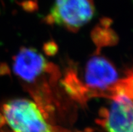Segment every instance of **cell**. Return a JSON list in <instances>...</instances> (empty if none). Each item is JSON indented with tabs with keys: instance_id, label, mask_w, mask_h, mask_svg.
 <instances>
[{
	"instance_id": "5",
	"label": "cell",
	"mask_w": 133,
	"mask_h": 132,
	"mask_svg": "<svg viewBox=\"0 0 133 132\" xmlns=\"http://www.w3.org/2000/svg\"><path fill=\"white\" fill-rule=\"evenodd\" d=\"M108 108L99 111L97 123L108 132H133V101L121 92L112 96Z\"/></svg>"
},
{
	"instance_id": "7",
	"label": "cell",
	"mask_w": 133,
	"mask_h": 132,
	"mask_svg": "<svg viewBox=\"0 0 133 132\" xmlns=\"http://www.w3.org/2000/svg\"><path fill=\"white\" fill-rule=\"evenodd\" d=\"M6 68H5V67H4V66H2V67L0 66V75H3V74H6V72H8Z\"/></svg>"
},
{
	"instance_id": "1",
	"label": "cell",
	"mask_w": 133,
	"mask_h": 132,
	"mask_svg": "<svg viewBox=\"0 0 133 132\" xmlns=\"http://www.w3.org/2000/svg\"><path fill=\"white\" fill-rule=\"evenodd\" d=\"M13 72L26 88L45 115L54 110L52 88L56 85L59 72L33 48L22 47L13 59Z\"/></svg>"
},
{
	"instance_id": "8",
	"label": "cell",
	"mask_w": 133,
	"mask_h": 132,
	"mask_svg": "<svg viewBox=\"0 0 133 132\" xmlns=\"http://www.w3.org/2000/svg\"><path fill=\"white\" fill-rule=\"evenodd\" d=\"M79 132H80V131H79Z\"/></svg>"
},
{
	"instance_id": "2",
	"label": "cell",
	"mask_w": 133,
	"mask_h": 132,
	"mask_svg": "<svg viewBox=\"0 0 133 132\" xmlns=\"http://www.w3.org/2000/svg\"><path fill=\"white\" fill-rule=\"evenodd\" d=\"M77 78L87 101L94 97L111 99L120 80L113 64L99 54L93 55L88 60L82 79L78 76Z\"/></svg>"
},
{
	"instance_id": "6",
	"label": "cell",
	"mask_w": 133,
	"mask_h": 132,
	"mask_svg": "<svg viewBox=\"0 0 133 132\" xmlns=\"http://www.w3.org/2000/svg\"><path fill=\"white\" fill-rule=\"evenodd\" d=\"M5 123H5V119H4V117H3V115L0 113V129H1Z\"/></svg>"
},
{
	"instance_id": "3",
	"label": "cell",
	"mask_w": 133,
	"mask_h": 132,
	"mask_svg": "<svg viewBox=\"0 0 133 132\" xmlns=\"http://www.w3.org/2000/svg\"><path fill=\"white\" fill-rule=\"evenodd\" d=\"M2 110L5 123L14 132H67L50 125L40 107L29 99L9 100Z\"/></svg>"
},
{
	"instance_id": "4",
	"label": "cell",
	"mask_w": 133,
	"mask_h": 132,
	"mask_svg": "<svg viewBox=\"0 0 133 132\" xmlns=\"http://www.w3.org/2000/svg\"><path fill=\"white\" fill-rule=\"evenodd\" d=\"M96 10L93 0H55L45 20L76 32L91 21Z\"/></svg>"
}]
</instances>
